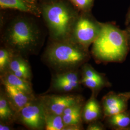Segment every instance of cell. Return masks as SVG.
<instances>
[{
	"label": "cell",
	"instance_id": "obj_1",
	"mask_svg": "<svg viewBox=\"0 0 130 130\" xmlns=\"http://www.w3.org/2000/svg\"><path fill=\"white\" fill-rule=\"evenodd\" d=\"M92 44L91 55L98 63H122L130 52L125 30L111 23H102L101 31Z\"/></svg>",
	"mask_w": 130,
	"mask_h": 130
},
{
	"label": "cell",
	"instance_id": "obj_2",
	"mask_svg": "<svg viewBox=\"0 0 130 130\" xmlns=\"http://www.w3.org/2000/svg\"><path fill=\"white\" fill-rule=\"evenodd\" d=\"M43 55L45 63L56 73L79 70L91 58L88 49L70 40L53 41Z\"/></svg>",
	"mask_w": 130,
	"mask_h": 130
},
{
	"label": "cell",
	"instance_id": "obj_3",
	"mask_svg": "<svg viewBox=\"0 0 130 130\" xmlns=\"http://www.w3.org/2000/svg\"><path fill=\"white\" fill-rule=\"evenodd\" d=\"M40 36L38 28L31 21L18 18L13 20L5 28L3 41L5 47L13 53L24 56L37 51Z\"/></svg>",
	"mask_w": 130,
	"mask_h": 130
},
{
	"label": "cell",
	"instance_id": "obj_4",
	"mask_svg": "<svg viewBox=\"0 0 130 130\" xmlns=\"http://www.w3.org/2000/svg\"><path fill=\"white\" fill-rule=\"evenodd\" d=\"M42 14L53 41L70 40L78 17L67 5L60 2L45 5Z\"/></svg>",
	"mask_w": 130,
	"mask_h": 130
},
{
	"label": "cell",
	"instance_id": "obj_5",
	"mask_svg": "<svg viewBox=\"0 0 130 130\" xmlns=\"http://www.w3.org/2000/svg\"><path fill=\"white\" fill-rule=\"evenodd\" d=\"M102 23L88 14L78 17L72 31L70 40L88 49L101 31Z\"/></svg>",
	"mask_w": 130,
	"mask_h": 130
},
{
	"label": "cell",
	"instance_id": "obj_6",
	"mask_svg": "<svg viewBox=\"0 0 130 130\" xmlns=\"http://www.w3.org/2000/svg\"><path fill=\"white\" fill-rule=\"evenodd\" d=\"M45 117L42 102L39 97H36L16 112L15 121L28 129L42 130L45 129Z\"/></svg>",
	"mask_w": 130,
	"mask_h": 130
},
{
	"label": "cell",
	"instance_id": "obj_7",
	"mask_svg": "<svg viewBox=\"0 0 130 130\" xmlns=\"http://www.w3.org/2000/svg\"><path fill=\"white\" fill-rule=\"evenodd\" d=\"M45 114L62 115L65 109L78 103L84 101L80 95L69 93L45 94L40 96Z\"/></svg>",
	"mask_w": 130,
	"mask_h": 130
},
{
	"label": "cell",
	"instance_id": "obj_8",
	"mask_svg": "<svg viewBox=\"0 0 130 130\" xmlns=\"http://www.w3.org/2000/svg\"><path fill=\"white\" fill-rule=\"evenodd\" d=\"M80 68L81 83L90 89L95 96L103 89L111 86L105 75L98 72L90 64L86 63Z\"/></svg>",
	"mask_w": 130,
	"mask_h": 130
},
{
	"label": "cell",
	"instance_id": "obj_9",
	"mask_svg": "<svg viewBox=\"0 0 130 130\" xmlns=\"http://www.w3.org/2000/svg\"><path fill=\"white\" fill-rule=\"evenodd\" d=\"M129 99L124 93L111 91L107 93L103 97L101 102L104 119L127 110Z\"/></svg>",
	"mask_w": 130,
	"mask_h": 130
},
{
	"label": "cell",
	"instance_id": "obj_10",
	"mask_svg": "<svg viewBox=\"0 0 130 130\" xmlns=\"http://www.w3.org/2000/svg\"><path fill=\"white\" fill-rule=\"evenodd\" d=\"M1 84L10 105L16 112L36 98L34 94L27 93L6 83L1 82Z\"/></svg>",
	"mask_w": 130,
	"mask_h": 130
},
{
	"label": "cell",
	"instance_id": "obj_11",
	"mask_svg": "<svg viewBox=\"0 0 130 130\" xmlns=\"http://www.w3.org/2000/svg\"><path fill=\"white\" fill-rule=\"evenodd\" d=\"M82 118L83 122L87 124L93 121L104 119L101 104L93 94L84 104Z\"/></svg>",
	"mask_w": 130,
	"mask_h": 130
},
{
	"label": "cell",
	"instance_id": "obj_12",
	"mask_svg": "<svg viewBox=\"0 0 130 130\" xmlns=\"http://www.w3.org/2000/svg\"><path fill=\"white\" fill-rule=\"evenodd\" d=\"M7 70H9L19 77L29 81H30L32 78L30 66L23 56L20 54L12 52Z\"/></svg>",
	"mask_w": 130,
	"mask_h": 130
},
{
	"label": "cell",
	"instance_id": "obj_13",
	"mask_svg": "<svg viewBox=\"0 0 130 130\" xmlns=\"http://www.w3.org/2000/svg\"><path fill=\"white\" fill-rule=\"evenodd\" d=\"M106 126L112 130H127L130 127V110L106 117Z\"/></svg>",
	"mask_w": 130,
	"mask_h": 130
},
{
	"label": "cell",
	"instance_id": "obj_14",
	"mask_svg": "<svg viewBox=\"0 0 130 130\" xmlns=\"http://www.w3.org/2000/svg\"><path fill=\"white\" fill-rule=\"evenodd\" d=\"M84 101L68 107L62 115L65 125L83 126L82 112Z\"/></svg>",
	"mask_w": 130,
	"mask_h": 130
},
{
	"label": "cell",
	"instance_id": "obj_15",
	"mask_svg": "<svg viewBox=\"0 0 130 130\" xmlns=\"http://www.w3.org/2000/svg\"><path fill=\"white\" fill-rule=\"evenodd\" d=\"M1 82L9 84L28 94H33L30 81L19 77L9 70L1 74Z\"/></svg>",
	"mask_w": 130,
	"mask_h": 130
},
{
	"label": "cell",
	"instance_id": "obj_16",
	"mask_svg": "<svg viewBox=\"0 0 130 130\" xmlns=\"http://www.w3.org/2000/svg\"><path fill=\"white\" fill-rule=\"evenodd\" d=\"M16 112L10 105L4 90L0 94V122L11 124L15 121Z\"/></svg>",
	"mask_w": 130,
	"mask_h": 130
},
{
	"label": "cell",
	"instance_id": "obj_17",
	"mask_svg": "<svg viewBox=\"0 0 130 130\" xmlns=\"http://www.w3.org/2000/svg\"><path fill=\"white\" fill-rule=\"evenodd\" d=\"M0 6L2 9H13L32 14L37 13L34 5L26 0H0Z\"/></svg>",
	"mask_w": 130,
	"mask_h": 130
},
{
	"label": "cell",
	"instance_id": "obj_18",
	"mask_svg": "<svg viewBox=\"0 0 130 130\" xmlns=\"http://www.w3.org/2000/svg\"><path fill=\"white\" fill-rule=\"evenodd\" d=\"M65 126L62 116L56 114H45V129L63 130Z\"/></svg>",
	"mask_w": 130,
	"mask_h": 130
},
{
	"label": "cell",
	"instance_id": "obj_19",
	"mask_svg": "<svg viewBox=\"0 0 130 130\" xmlns=\"http://www.w3.org/2000/svg\"><path fill=\"white\" fill-rule=\"evenodd\" d=\"M12 52L5 47L0 49V72L1 74L6 71L9 65Z\"/></svg>",
	"mask_w": 130,
	"mask_h": 130
},
{
	"label": "cell",
	"instance_id": "obj_20",
	"mask_svg": "<svg viewBox=\"0 0 130 130\" xmlns=\"http://www.w3.org/2000/svg\"><path fill=\"white\" fill-rule=\"evenodd\" d=\"M74 5L79 9L87 11L90 9L93 0H71Z\"/></svg>",
	"mask_w": 130,
	"mask_h": 130
},
{
	"label": "cell",
	"instance_id": "obj_21",
	"mask_svg": "<svg viewBox=\"0 0 130 130\" xmlns=\"http://www.w3.org/2000/svg\"><path fill=\"white\" fill-rule=\"evenodd\" d=\"M106 129V126L100 120L93 121L88 124L86 130H105Z\"/></svg>",
	"mask_w": 130,
	"mask_h": 130
},
{
	"label": "cell",
	"instance_id": "obj_22",
	"mask_svg": "<svg viewBox=\"0 0 130 130\" xmlns=\"http://www.w3.org/2000/svg\"><path fill=\"white\" fill-rule=\"evenodd\" d=\"M84 129L83 126L77 125H65L63 130H80Z\"/></svg>",
	"mask_w": 130,
	"mask_h": 130
},
{
	"label": "cell",
	"instance_id": "obj_23",
	"mask_svg": "<svg viewBox=\"0 0 130 130\" xmlns=\"http://www.w3.org/2000/svg\"><path fill=\"white\" fill-rule=\"evenodd\" d=\"M12 129L11 124L2 122H0V130H10Z\"/></svg>",
	"mask_w": 130,
	"mask_h": 130
},
{
	"label": "cell",
	"instance_id": "obj_24",
	"mask_svg": "<svg viewBox=\"0 0 130 130\" xmlns=\"http://www.w3.org/2000/svg\"><path fill=\"white\" fill-rule=\"evenodd\" d=\"M125 30L126 32L127 33V35L128 44H129V48H130V24L126 26V27Z\"/></svg>",
	"mask_w": 130,
	"mask_h": 130
},
{
	"label": "cell",
	"instance_id": "obj_25",
	"mask_svg": "<svg viewBox=\"0 0 130 130\" xmlns=\"http://www.w3.org/2000/svg\"><path fill=\"white\" fill-rule=\"evenodd\" d=\"M125 24L126 26L130 24V7L129 8L127 13L126 14L125 22Z\"/></svg>",
	"mask_w": 130,
	"mask_h": 130
},
{
	"label": "cell",
	"instance_id": "obj_26",
	"mask_svg": "<svg viewBox=\"0 0 130 130\" xmlns=\"http://www.w3.org/2000/svg\"><path fill=\"white\" fill-rule=\"evenodd\" d=\"M26 1H27L29 3H30V4H33V5H34L36 1V0H26Z\"/></svg>",
	"mask_w": 130,
	"mask_h": 130
},
{
	"label": "cell",
	"instance_id": "obj_27",
	"mask_svg": "<svg viewBox=\"0 0 130 130\" xmlns=\"http://www.w3.org/2000/svg\"><path fill=\"white\" fill-rule=\"evenodd\" d=\"M124 93L127 96H128V98L130 99V92H125Z\"/></svg>",
	"mask_w": 130,
	"mask_h": 130
},
{
	"label": "cell",
	"instance_id": "obj_28",
	"mask_svg": "<svg viewBox=\"0 0 130 130\" xmlns=\"http://www.w3.org/2000/svg\"><path fill=\"white\" fill-rule=\"evenodd\" d=\"M127 130H130V127H129V128L127 129Z\"/></svg>",
	"mask_w": 130,
	"mask_h": 130
}]
</instances>
